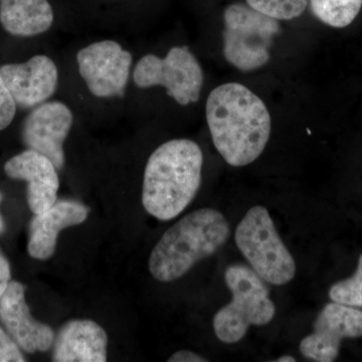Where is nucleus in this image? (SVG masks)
<instances>
[{
	"label": "nucleus",
	"instance_id": "1",
	"mask_svg": "<svg viewBox=\"0 0 362 362\" xmlns=\"http://www.w3.org/2000/svg\"><path fill=\"white\" fill-rule=\"evenodd\" d=\"M137 45L122 35L100 33L70 44L61 54L59 98L89 126L126 118Z\"/></svg>",
	"mask_w": 362,
	"mask_h": 362
},
{
	"label": "nucleus",
	"instance_id": "2",
	"mask_svg": "<svg viewBox=\"0 0 362 362\" xmlns=\"http://www.w3.org/2000/svg\"><path fill=\"white\" fill-rule=\"evenodd\" d=\"M204 84V68L189 45L137 47L126 118L136 126H146L160 114L163 103L176 109L192 108L201 102Z\"/></svg>",
	"mask_w": 362,
	"mask_h": 362
},
{
	"label": "nucleus",
	"instance_id": "3",
	"mask_svg": "<svg viewBox=\"0 0 362 362\" xmlns=\"http://www.w3.org/2000/svg\"><path fill=\"white\" fill-rule=\"evenodd\" d=\"M204 109L214 147L226 163L242 168L261 156L272 131L261 98L240 83H226L209 93Z\"/></svg>",
	"mask_w": 362,
	"mask_h": 362
},
{
	"label": "nucleus",
	"instance_id": "4",
	"mask_svg": "<svg viewBox=\"0 0 362 362\" xmlns=\"http://www.w3.org/2000/svg\"><path fill=\"white\" fill-rule=\"evenodd\" d=\"M204 152L188 138H173L150 152L142 173V204L157 220H173L201 188Z\"/></svg>",
	"mask_w": 362,
	"mask_h": 362
},
{
	"label": "nucleus",
	"instance_id": "5",
	"mask_svg": "<svg viewBox=\"0 0 362 362\" xmlns=\"http://www.w3.org/2000/svg\"><path fill=\"white\" fill-rule=\"evenodd\" d=\"M230 235L221 211L209 207L192 211L166 230L152 250L150 274L162 283L178 280L225 246Z\"/></svg>",
	"mask_w": 362,
	"mask_h": 362
},
{
	"label": "nucleus",
	"instance_id": "6",
	"mask_svg": "<svg viewBox=\"0 0 362 362\" xmlns=\"http://www.w3.org/2000/svg\"><path fill=\"white\" fill-rule=\"evenodd\" d=\"M225 281L233 300L216 312L214 330L221 342H239L250 326L267 325L273 320L276 307L268 287L252 269L233 264L226 269Z\"/></svg>",
	"mask_w": 362,
	"mask_h": 362
},
{
	"label": "nucleus",
	"instance_id": "7",
	"mask_svg": "<svg viewBox=\"0 0 362 362\" xmlns=\"http://www.w3.org/2000/svg\"><path fill=\"white\" fill-rule=\"evenodd\" d=\"M223 21V54L228 64L249 73L269 63L281 32L279 21L244 4L226 6Z\"/></svg>",
	"mask_w": 362,
	"mask_h": 362
},
{
	"label": "nucleus",
	"instance_id": "8",
	"mask_svg": "<svg viewBox=\"0 0 362 362\" xmlns=\"http://www.w3.org/2000/svg\"><path fill=\"white\" fill-rule=\"evenodd\" d=\"M235 242L252 270L266 282L282 286L295 277V259L266 207L255 206L247 211L235 228Z\"/></svg>",
	"mask_w": 362,
	"mask_h": 362
},
{
	"label": "nucleus",
	"instance_id": "9",
	"mask_svg": "<svg viewBox=\"0 0 362 362\" xmlns=\"http://www.w3.org/2000/svg\"><path fill=\"white\" fill-rule=\"evenodd\" d=\"M88 126L68 102L58 97L26 112L21 139L26 149L47 157L62 173L69 165V146Z\"/></svg>",
	"mask_w": 362,
	"mask_h": 362
},
{
	"label": "nucleus",
	"instance_id": "10",
	"mask_svg": "<svg viewBox=\"0 0 362 362\" xmlns=\"http://www.w3.org/2000/svg\"><path fill=\"white\" fill-rule=\"evenodd\" d=\"M0 74L18 110L26 113L59 97L61 54L45 45L23 61L0 64Z\"/></svg>",
	"mask_w": 362,
	"mask_h": 362
},
{
	"label": "nucleus",
	"instance_id": "11",
	"mask_svg": "<svg viewBox=\"0 0 362 362\" xmlns=\"http://www.w3.org/2000/svg\"><path fill=\"white\" fill-rule=\"evenodd\" d=\"M0 28L13 39L47 45L78 28L70 8L56 0H0Z\"/></svg>",
	"mask_w": 362,
	"mask_h": 362
},
{
	"label": "nucleus",
	"instance_id": "12",
	"mask_svg": "<svg viewBox=\"0 0 362 362\" xmlns=\"http://www.w3.org/2000/svg\"><path fill=\"white\" fill-rule=\"evenodd\" d=\"M313 328V332L300 343L302 356L317 362L334 361L342 339L362 337V312L332 302L317 316Z\"/></svg>",
	"mask_w": 362,
	"mask_h": 362
},
{
	"label": "nucleus",
	"instance_id": "13",
	"mask_svg": "<svg viewBox=\"0 0 362 362\" xmlns=\"http://www.w3.org/2000/svg\"><path fill=\"white\" fill-rule=\"evenodd\" d=\"M7 177L26 183V201L33 214H42L58 201L59 173L47 157L25 149L4 163Z\"/></svg>",
	"mask_w": 362,
	"mask_h": 362
},
{
	"label": "nucleus",
	"instance_id": "14",
	"mask_svg": "<svg viewBox=\"0 0 362 362\" xmlns=\"http://www.w3.org/2000/svg\"><path fill=\"white\" fill-rule=\"evenodd\" d=\"M25 292V286L11 281L0 299V322L23 351H47L54 343V330L33 318L26 304Z\"/></svg>",
	"mask_w": 362,
	"mask_h": 362
},
{
	"label": "nucleus",
	"instance_id": "15",
	"mask_svg": "<svg viewBox=\"0 0 362 362\" xmlns=\"http://www.w3.org/2000/svg\"><path fill=\"white\" fill-rule=\"evenodd\" d=\"M70 11L78 28L117 35L137 33L144 18L142 0H74Z\"/></svg>",
	"mask_w": 362,
	"mask_h": 362
},
{
	"label": "nucleus",
	"instance_id": "16",
	"mask_svg": "<svg viewBox=\"0 0 362 362\" xmlns=\"http://www.w3.org/2000/svg\"><path fill=\"white\" fill-rule=\"evenodd\" d=\"M89 209L74 199L57 201L42 214H35L30 223L28 251L33 259L47 261L54 256L58 235L64 228L81 225L87 220Z\"/></svg>",
	"mask_w": 362,
	"mask_h": 362
},
{
	"label": "nucleus",
	"instance_id": "17",
	"mask_svg": "<svg viewBox=\"0 0 362 362\" xmlns=\"http://www.w3.org/2000/svg\"><path fill=\"white\" fill-rule=\"evenodd\" d=\"M108 335L89 319H75L62 326L52 343L54 362L107 361Z\"/></svg>",
	"mask_w": 362,
	"mask_h": 362
},
{
	"label": "nucleus",
	"instance_id": "18",
	"mask_svg": "<svg viewBox=\"0 0 362 362\" xmlns=\"http://www.w3.org/2000/svg\"><path fill=\"white\" fill-rule=\"evenodd\" d=\"M311 13L324 25L346 28L361 13L362 0H309Z\"/></svg>",
	"mask_w": 362,
	"mask_h": 362
},
{
	"label": "nucleus",
	"instance_id": "19",
	"mask_svg": "<svg viewBox=\"0 0 362 362\" xmlns=\"http://www.w3.org/2000/svg\"><path fill=\"white\" fill-rule=\"evenodd\" d=\"M259 13L277 21H292L303 14L309 0H246Z\"/></svg>",
	"mask_w": 362,
	"mask_h": 362
},
{
	"label": "nucleus",
	"instance_id": "20",
	"mask_svg": "<svg viewBox=\"0 0 362 362\" xmlns=\"http://www.w3.org/2000/svg\"><path fill=\"white\" fill-rule=\"evenodd\" d=\"M330 299L350 307H362V254L356 274L330 288Z\"/></svg>",
	"mask_w": 362,
	"mask_h": 362
},
{
	"label": "nucleus",
	"instance_id": "21",
	"mask_svg": "<svg viewBox=\"0 0 362 362\" xmlns=\"http://www.w3.org/2000/svg\"><path fill=\"white\" fill-rule=\"evenodd\" d=\"M18 112V107L0 74V132L11 127Z\"/></svg>",
	"mask_w": 362,
	"mask_h": 362
},
{
	"label": "nucleus",
	"instance_id": "22",
	"mask_svg": "<svg viewBox=\"0 0 362 362\" xmlns=\"http://www.w3.org/2000/svg\"><path fill=\"white\" fill-rule=\"evenodd\" d=\"M25 357L18 343L0 327V362H25Z\"/></svg>",
	"mask_w": 362,
	"mask_h": 362
},
{
	"label": "nucleus",
	"instance_id": "23",
	"mask_svg": "<svg viewBox=\"0 0 362 362\" xmlns=\"http://www.w3.org/2000/svg\"><path fill=\"white\" fill-rule=\"evenodd\" d=\"M11 281V266H9L8 261H7L4 252L0 251V299H1L4 293H6Z\"/></svg>",
	"mask_w": 362,
	"mask_h": 362
},
{
	"label": "nucleus",
	"instance_id": "24",
	"mask_svg": "<svg viewBox=\"0 0 362 362\" xmlns=\"http://www.w3.org/2000/svg\"><path fill=\"white\" fill-rule=\"evenodd\" d=\"M169 362H206V358L190 350H180L168 359Z\"/></svg>",
	"mask_w": 362,
	"mask_h": 362
},
{
	"label": "nucleus",
	"instance_id": "25",
	"mask_svg": "<svg viewBox=\"0 0 362 362\" xmlns=\"http://www.w3.org/2000/svg\"><path fill=\"white\" fill-rule=\"evenodd\" d=\"M277 362H295L296 361V359L294 358V357L293 356H281L280 358L277 359V361H276Z\"/></svg>",
	"mask_w": 362,
	"mask_h": 362
},
{
	"label": "nucleus",
	"instance_id": "26",
	"mask_svg": "<svg viewBox=\"0 0 362 362\" xmlns=\"http://www.w3.org/2000/svg\"><path fill=\"white\" fill-rule=\"evenodd\" d=\"M2 199V194L1 192H0V202H1ZM4 228H6V226H4V221L2 220L1 214H0V233L4 232Z\"/></svg>",
	"mask_w": 362,
	"mask_h": 362
}]
</instances>
